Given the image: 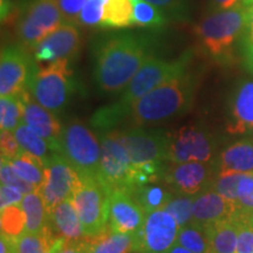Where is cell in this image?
<instances>
[{
  "label": "cell",
  "mask_w": 253,
  "mask_h": 253,
  "mask_svg": "<svg viewBox=\"0 0 253 253\" xmlns=\"http://www.w3.org/2000/svg\"><path fill=\"white\" fill-rule=\"evenodd\" d=\"M153 40L130 33L101 38L93 48L94 80L107 94L125 90L136 73L153 56Z\"/></svg>",
  "instance_id": "cell-1"
},
{
  "label": "cell",
  "mask_w": 253,
  "mask_h": 253,
  "mask_svg": "<svg viewBox=\"0 0 253 253\" xmlns=\"http://www.w3.org/2000/svg\"><path fill=\"white\" fill-rule=\"evenodd\" d=\"M196 89L197 79L186 72L132 102L126 108V116L138 126L161 125L188 112L194 103Z\"/></svg>",
  "instance_id": "cell-2"
},
{
  "label": "cell",
  "mask_w": 253,
  "mask_h": 253,
  "mask_svg": "<svg viewBox=\"0 0 253 253\" xmlns=\"http://www.w3.org/2000/svg\"><path fill=\"white\" fill-rule=\"evenodd\" d=\"M246 7L239 5L226 11H211L195 27L202 49L220 65L230 63L235 58L236 47L245 33Z\"/></svg>",
  "instance_id": "cell-3"
},
{
  "label": "cell",
  "mask_w": 253,
  "mask_h": 253,
  "mask_svg": "<svg viewBox=\"0 0 253 253\" xmlns=\"http://www.w3.org/2000/svg\"><path fill=\"white\" fill-rule=\"evenodd\" d=\"M191 59V52H185L175 60H163L151 56L129 82L123 90L121 99L113 104L121 119L126 118V108L136 100L144 96L164 82L188 72Z\"/></svg>",
  "instance_id": "cell-4"
},
{
  "label": "cell",
  "mask_w": 253,
  "mask_h": 253,
  "mask_svg": "<svg viewBox=\"0 0 253 253\" xmlns=\"http://www.w3.org/2000/svg\"><path fill=\"white\" fill-rule=\"evenodd\" d=\"M28 90L34 100L49 112L61 113L74 91L69 60H58L45 67H37L28 84Z\"/></svg>",
  "instance_id": "cell-5"
},
{
  "label": "cell",
  "mask_w": 253,
  "mask_h": 253,
  "mask_svg": "<svg viewBox=\"0 0 253 253\" xmlns=\"http://www.w3.org/2000/svg\"><path fill=\"white\" fill-rule=\"evenodd\" d=\"M18 12L17 38L20 46L32 52L47 36L66 23L59 0H27Z\"/></svg>",
  "instance_id": "cell-6"
},
{
  "label": "cell",
  "mask_w": 253,
  "mask_h": 253,
  "mask_svg": "<svg viewBox=\"0 0 253 253\" xmlns=\"http://www.w3.org/2000/svg\"><path fill=\"white\" fill-rule=\"evenodd\" d=\"M72 196L86 237H93L109 227V189L99 177L81 176Z\"/></svg>",
  "instance_id": "cell-7"
},
{
  "label": "cell",
  "mask_w": 253,
  "mask_h": 253,
  "mask_svg": "<svg viewBox=\"0 0 253 253\" xmlns=\"http://www.w3.org/2000/svg\"><path fill=\"white\" fill-rule=\"evenodd\" d=\"M81 176L99 177L102 147L96 135L82 122H69L63 128L60 153Z\"/></svg>",
  "instance_id": "cell-8"
},
{
  "label": "cell",
  "mask_w": 253,
  "mask_h": 253,
  "mask_svg": "<svg viewBox=\"0 0 253 253\" xmlns=\"http://www.w3.org/2000/svg\"><path fill=\"white\" fill-rule=\"evenodd\" d=\"M102 147L99 178L109 190L125 189L131 191L137 186V173L130 162L125 145L115 131L100 134Z\"/></svg>",
  "instance_id": "cell-9"
},
{
  "label": "cell",
  "mask_w": 253,
  "mask_h": 253,
  "mask_svg": "<svg viewBox=\"0 0 253 253\" xmlns=\"http://www.w3.org/2000/svg\"><path fill=\"white\" fill-rule=\"evenodd\" d=\"M218 141L203 125L181 126L169 138L168 162H214Z\"/></svg>",
  "instance_id": "cell-10"
},
{
  "label": "cell",
  "mask_w": 253,
  "mask_h": 253,
  "mask_svg": "<svg viewBox=\"0 0 253 253\" xmlns=\"http://www.w3.org/2000/svg\"><path fill=\"white\" fill-rule=\"evenodd\" d=\"M136 170L145 166L163 167L168 162L170 135L162 130L131 129L115 131Z\"/></svg>",
  "instance_id": "cell-11"
},
{
  "label": "cell",
  "mask_w": 253,
  "mask_h": 253,
  "mask_svg": "<svg viewBox=\"0 0 253 253\" xmlns=\"http://www.w3.org/2000/svg\"><path fill=\"white\" fill-rule=\"evenodd\" d=\"M217 175L214 162H183L164 164L160 178L173 190V194L197 196L212 188Z\"/></svg>",
  "instance_id": "cell-12"
},
{
  "label": "cell",
  "mask_w": 253,
  "mask_h": 253,
  "mask_svg": "<svg viewBox=\"0 0 253 253\" xmlns=\"http://www.w3.org/2000/svg\"><path fill=\"white\" fill-rule=\"evenodd\" d=\"M45 164V182L38 191L42 196L47 211L50 213L56 205L72 198L81 177L77 169L59 153L53 154Z\"/></svg>",
  "instance_id": "cell-13"
},
{
  "label": "cell",
  "mask_w": 253,
  "mask_h": 253,
  "mask_svg": "<svg viewBox=\"0 0 253 253\" xmlns=\"http://www.w3.org/2000/svg\"><path fill=\"white\" fill-rule=\"evenodd\" d=\"M33 56L23 46H7L1 49L0 58V95L19 96L28 89L36 71Z\"/></svg>",
  "instance_id": "cell-14"
},
{
  "label": "cell",
  "mask_w": 253,
  "mask_h": 253,
  "mask_svg": "<svg viewBox=\"0 0 253 253\" xmlns=\"http://www.w3.org/2000/svg\"><path fill=\"white\" fill-rule=\"evenodd\" d=\"M181 227L164 209L147 213L142 229L136 233L140 253H168L177 242Z\"/></svg>",
  "instance_id": "cell-15"
},
{
  "label": "cell",
  "mask_w": 253,
  "mask_h": 253,
  "mask_svg": "<svg viewBox=\"0 0 253 253\" xmlns=\"http://www.w3.org/2000/svg\"><path fill=\"white\" fill-rule=\"evenodd\" d=\"M145 220V211L130 191L109 190V227L113 232L136 235Z\"/></svg>",
  "instance_id": "cell-16"
},
{
  "label": "cell",
  "mask_w": 253,
  "mask_h": 253,
  "mask_svg": "<svg viewBox=\"0 0 253 253\" xmlns=\"http://www.w3.org/2000/svg\"><path fill=\"white\" fill-rule=\"evenodd\" d=\"M81 48V34L78 25L65 23L47 36L33 49V56L39 62L69 60L78 55Z\"/></svg>",
  "instance_id": "cell-17"
},
{
  "label": "cell",
  "mask_w": 253,
  "mask_h": 253,
  "mask_svg": "<svg viewBox=\"0 0 253 253\" xmlns=\"http://www.w3.org/2000/svg\"><path fill=\"white\" fill-rule=\"evenodd\" d=\"M226 131L230 135L253 131V79H244L233 88L227 103Z\"/></svg>",
  "instance_id": "cell-18"
},
{
  "label": "cell",
  "mask_w": 253,
  "mask_h": 253,
  "mask_svg": "<svg viewBox=\"0 0 253 253\" xmlns=\"http://www.w3.org/2000/svg\"><path fill=\"white\" fill-rule=\"evenodd\" d=\"M19 96L24 106L23 122L33 129L38 135L45 138L54 153H60V141L63 128L55 114L37 102L28 89Z\"/></svg>",
  "instance_id": "cell-19"
},
{
  "label": "cell",
  "mask_w": 253,
  "mask_h": 253,
  "mask_svg": "<svg viewBox=\"0 0 253 253\" xmlns=\"http://www.w3.org/2000/svg\"><path fill=\"white\" fill-rule=\"evenodd\" d=\"M239 212L237 205L210 188L195 196L192 221L201 226H207L219 220L232 219Z\"/></svg>",
  "instance_id": "cell-20"
},
{
  "label": "cell",
  "mask_w": 253,
  "mask_h": 253,
  "mask_svg": "<svg viewBox=\"0 0 253 253\" xmlns=\"http://www.w3.org/2000/svg\"><path fill=\"white\" fill-rule=\"evenodd\" d=\"M217 173L253 172V136L227 145L214 160Z\"/></svg>",
  "instance_id": "cell-21"
},
{
  "label": "cell",
  "mask_w": 253,
  "mask_h": 253,
  "mask_svg": "<svg viewBox=\"0 0 253 253\" xmlns=\"http://www.w3.org/2000/svg\"><path fill=\"white\" fill-rule=\"evenodd\" d=\"M49 223L56 235L69 242H79L86 238L72 198L66 199L53 209L49 213Z\"/></svg>",
  "instance_id": "cell-22"
},
{
  "label": "cell",
  "mask_w": 253,
  "mask_h": 253,
  "mask_svg": "<svg viewBox=\"0 0 253 253\" xmlns=\"http://www.w3.org/2000/svg\"><path fill=\"white\" fill-rule=\"evenodd\" d=\"M87 253H131L136 251V235L113 232L108 227L103 232L84 238Z\"/></svg>",
  "instance_id": "cell-23"
},
{
  "label": "cell",
  "mask_w": 253,
  "mask_h": 253,
  "mask_svg": "<svg viewBox=\"0 0 253 253\" xmlns=\"http://www.w3.org/2000/svg\"><path fill=\"white\" fill-rule=\"evenodd\" d=\"M203 227L212 253H237L238 223L236 218L216 221Z\"/></svg>",
  "instance_id": "cell-24"
},
{
  "label": "cell",
  "mask_w": 253,
  "mask_h": 253,
  "mask_svg": "<svg viewBox=\"0 0 253 253\" xmlns=\"http://www.w3.org/2000/svg\"><path fill=\"white\" fill-rule=\"evenodd\" d=\"M12 169L17 175L39 190L45 182L46 164L39 157L21 150L13 160L9 161Z\"/></svg>",
  "instance_id": "cell-25"
},
{
  "label": "cell",
  "mask_w": 253,
  "mask_h": 253,
  "mask_svg": "<svg viewBox=\"0 0 253 253\" xmlns=\"http://www.w3.org/2000/svg\"><path fill=\"white\" fill-rule=\"evenodd\" d=\"M21 208H23L25 220H26L25 232H40L43 227L49 224V213L47 211L45 201L38 190L24 196Z\"/></svg>",
  "instance_id": "cell-26"
},
{
  "label": "cell",
  "mask_w": 253,
  "mask_h": 253,
  "mask_svg": "<svg viewBox=\"0 0 253 253\" xmlns=\"http://www.w3.org/2000/svg\"><path fill=\"white\" fill-rule=\"evenodd\" d=\"M58 238L59 236L49 223L40 232H24L15 238L14 253H50Z\"/></svg>",
  "instance_id": "cell-27"
},
{
  "label": "cell",
  "mask_w": 253,
  "mask_h": 253,
  "mask_svg": "<svg viewBox=\"0 0 253 253\" xmlns=\"http://www.w3.org/2000/svg\"><path fill=\"white\" fill-rule=\"evenodd\" d=\"M134 0H108L104 7L102 27L126 28L134 25Z\"/></svg>",
  "instance_id": "cell-28"
},
{
  "label": "cell",
  "mask_w": 253,
  "mask_h": 253,
  "mask_svg": "<svg viewBox=\"0 0 253 253\" xmlns=\"http://www.w3.org/2000/svg\"><path fill=\"white\" fill-rule=\"evenodd\" d=\"M169 17L161 8L145 0H134V25L148 30H162L169 21Z\"/></svg>",
  "instance_id": "cell-29"
},
{
  "label": "cell",
  "mask_w": 253,
  "mask_h": 253,
  "mask_svg": "<svg viewBox=\"0 0 253 253\" xmlns=\"http://www.w3.org/2000/svg\"><path fill=\"white\" fill-rule=\"evenodd\" d=\"M14 135L17 137L19 144H20L21 149L39 157L45 163L54 154V151L52 150V148L49 147L45 138L38 135L33 129H31L24 122L15 129Z\"/></svg>",
  "instance_id": "cell-30"
},
{
  "label": "cell",
  "mask_w": 253,
  "mask_h": 253,
  "mask_svg": "<svg viewBox=\"0 0 253 253\" xmlns=\"http://www.w3.org/2000/svg\"><path fill=\"white\" fill-rule=\"evenodd\" d=\"M130 192L136 201L140 203L141 207L143 208L145 213L163 209L173 196L172 192L167 191L162 186L151 185L148 184V183L136 186Z\"/></svg>",
  "instance_id": "cell-31"
},
{
  "label": "cell",
  "mask_w": 253,
  "mask_h": 253,
  "mask_svg": "<svg viewBox=\"0 0 253 253\" xmlns=\"http://www.w3.org/2000/svg\"><path fill=\"white\" fill-rule=\"evenodd\" d=\"M176 243L194 253H212L204 227L194 221L179 229Z\"/></svg>",
  "instance_id": "cell-32"
},
{
  "label": "cell",
  "mask_w": 253,
  "mask_h": 253,
  "mask_svg": "<svg viewBox=\"0 0 253 253\" xmlns=\"http://www.w3.org/2000/svg\"><path fill=\"white\" fill-rule=\"evenodd\" d=\"M24 106L20 96H1L0 126L1 130L14 131L23 123Z\"/></svg>",
  "instance_id": "cell-33"
},
{
  "label": "cell",
  "mask_w": 253,
  "mask_h": 253,
  "mask_svg": "<svg viewBox=\"0 0 253 253\" xmlns=\"http://www.w3.org/2000/svg\"><path fill=\"white\" fill-rule=\"evenodd\" d=\"M0 216V226H1L2 235L9 238H18L25 232L26 220L21 205H12L4 209Z\"/></svg>",
  "instance_id": "cell-34"
},
{
  "label": "cell",
  "mask_w": 253,
  "mask_h": 253,
  "mask_svg": "<svg viewBox=\"0 0 253 253\" xmlns=\"http://www.w3.org/2000/svg\"><path fill=\"white\" fill-rule=\"evenodd\" d=\"M194 199L195 196L176 194V196H172L163 209L175 218L179 227H183L192 221Z\"/></svg>",
  "instance_id": "cell-35"
},
{
  "label": "cell",
  "mask_w": 253,
  "mask_h": 253,
  "mask_svg": "<svg viewBox=\"0 0 253 253\" xmlns=\"http://www.w3.org/2000/svg\"><path fill=\"white\" fill-rule=\"evenodd\" d=\"M243 173L225 172L217 173L212 183V189L216 190L218 194L225 197L227 201L233 203L239 208L238 202V184ZM240 211V210H239Z\"/></svg>",
  "instance_id": "cell-36"
},
{
  "label": "cell",
  "mask_w": 253,
  "mask_h": 253,
  "mask_svg": "<svg viewBox=\"0 0 253 253\" xmlns=\"http://www.w3.org/2000/svg\"><path fill=\"white\" fill-rule=\"evenodd\" d=\"M239 214L253 221V172L243 173L238 184Z\"/></svg>",
  "instance_id": "cell-37"
},
{
  "label": "cell",
  "mask_w": 253,
  "mask_h": 253,
  "mask_svg": "<svg viewBox=\"0 0 253 253\" xmlns=\"http://www.w3.org/2000/svg\"><path fill=\"white\" fill-rule=\"evenodd\" d=\"M107 1L108 0H87L79 15V25L87 27H102Z\"/></svg>",
  "instance_id": "cell-38"
},
{
  "label": "cell",
  "mask_w": 253,
  "mask_h": 253,
  "mask_svg": "<svg viewBox=\"0 0 253 253\" xmlns=\"http://www.w3.org/2000/svg\"><path fill=\"white\" fill-rule=\"evenodd\" d=\"M161 8L170 19L186 21L189 19V0H145Z\"/></svg>",
  "instance_id": "cell-39"
},
{
  "label": "cell",
  "mask_w": 253,
  "mask_h": 253,
  "mask_svg": "<svg viewBox=\"0 0 253 253\" xmlns=\"http://www.w3.org/2000/svg\"><path fill=\"white\" fill-rule=\"evenodd\" d=\"M235 218L238 223L237 253H253V221L239 213Z\"/></svg>",
  "instance_id": "cell-40"
},
{
  "label": "cell",
  "mask_w": 253,
  "mask_h": 253,
  "mask_svg": "<svg viewBox=\"0 0 253 253\" xmlns=\"http://www.w3.org/2000/svg\"><path fill=\"white\" fill-rule=\"evenodd\" d=\"M0 177H1V184L11 185L18 188L20 191H23L25 195L30 194V192L36 191V188L30 183L25 182L24 179H21L17 173L12 169L11 163L7 158L1 157V166H0Z\"/></svg>",
  "instance_id": "cell-41"
},
{
  "label": "cell",
  "mask_w": 253,
  "mask_h": 253,
  "mask_svg": "<svg viewBox=\"0 0 253 253\" xmlns=\"http://www.w3.org/2000/svg\"><path fill=\"white\" fill-rule=\"evenodd\" d=\"M0 148H1V157L7 158V160H13L17 155L20 153L21 147L15 137L13 131L1 130L0 135Z\"/></svg>",
  "instance_id": "cell-42"
},
{
  "label": "cell",
  "mask_w": 253,
  "mask_h": 253,
  "mask_svg": "<svg viewBox=\"0 0 253 253\" xmlns=\"http://www.w3.org/2000/svg\"><path fill=\"white\" fill-rule=\"evenodd\" d=\"M87 0H59L66 23L79 25V15Z\"/></svg>",
  "instance_id": "cell-43"
},
{
  "label": "cell",
  "mask_w": 253,
  "mask_h": 253,
  "mask_svg": "<svg viewBox=\"0 0 253 253\" xmlns=\"http://www.w3.org/2000/svg\"><path fill=\"white\" fill-rule=\"evenodd\" d=\"M24 199V192L18 188L11 185L1 184L0 188V209L12 207V205H21Z\"/></svg>",
  "instance_id": "cell-44"
},
{
  "label": "cell",
  "mask_w": 253,
  "mask_h": 253,
  "mask_svg": "<svg viewBox=\"0 0 253 253\" xmlns=\"http://www.w3.org/2000/svg\"><path fill=\"white\" fill-rule=\"evenodd\" d=\"M23 4V0H0V15L2 23L7 21L15 11H19Z\"/></svg>",
  "instance_id": "cell-45"
},
{
  "label": "cell",
  "mask_w": 253,
  "mask_h": 253,
  "mask_svg": "<svg viewBox=\"0 0 253 253\" xmlns=\"http://www.w3.org/2000/svg\"><path fill=\"white\" fill-rule=\"evenodd\" d=\"M246 7V27L243 37L242 45L244 43H253V4L245 6Z\"/></svg>",
  "instance_id": "cell-46"
},
{
  "label": "cell",
  "mask_w": 253,
  "mask_h": 253,
  "mask_svg": "<svg viewBox=\"0 0 253 253\" xmlns=\"http://www.w3.org/2000/svg\"><path fill=\"white\" fill-rule=\"evenodd\" d=\"M244 0H210L211 11H226L243 4Z\"/></svg>",
  "instance_id": "cell-47"
},
{
  "label": "cell",
  "mask_w": 253,
  "mask_h": 253,
  "mask_svg": "<svg viewBox=\"0 0 253 253\" xmlns=\"http://www.w3.org/2000/svg\"><path fill=\"white\" fill-rule=\"evenodd\" d=\"M59 253H87L86 240L82 239L79 242H69L66 240L63 248L60 250Z\"/></svg>",
  "instance_id": "cell-48"
},
{
  "label": "cell",
  "mask_w": 253,
  "mask_h": 253,
  "mask_svg": "<svg viewBox=\"0 0 253 253\" xmlns=\"http://www.w3.org/2000/svg\"><path fill=\"white\" fill-rule=\"evenodd\" d=\"M242 48L245 67L253 75V43H244L242 45Z\"/></svg>",
  "instance_id": "cell-49"
},
{
  "label": "cell",
  "mask_w": 253,
  "mask_h": 253,
  "mask_svg": "<svg viewBox=\"0 0 253 253\" xmlns=\"http://www.w3.org/2000/svg\"><path fill=\"white\" fill-rule=\"evenodd\" d=\"M0 253H14V239L2 235L0 240Z\"/></svg>",
  "instance_id": "cell-50"
},
{
  "label": "cell",
  "mask_w": 253,
  "mask_h": 253,
  "mask_svg": "<svg viewBox=\"0 0 253 253\" xmlns=\"http://www.w3.org/2000/svg\"><path fill=\"white\" fill-rule=\"evenodd\" d=\"M168 253H194V252L190 251V250L184 248V246L179 245L178 243H175V244H173V246L169 250V252H168Z\"/></svg>",
  "instance_id": "cell-51"
},
{
  "label": "cell",
  "mask_w": 253,
  "mask_h": 253,
  "mask_svg": "<svg viewBox=\"0 0 253 253\" xmlns=\"http://www.w3.org/2000/svg\"><path fill=\"white\" fill-rule=\"evenodd\" d=\"M65 243H66V239L61 238V237H59V238L56 239L55 244H54V246H53V249H52V251H50V253H59L60 250L63 248V245H65Z\"/></svg>",
  "instance_id": "cell-52"
},
{
  "label": "cell",
  "mask_w": 253,
  "mask_h": 253,
  "mask_svg": "<svg viewBox=\"0 0 253 253\" xmlns=\"http://www.w3.org/2000/svg\"><path fill=\"white\" fill-rule=\"evenodd\" d=\"M243 4H244V6H249V5L253 4V0H244V1H243Z\"/></svg>",
  "instance_id": "cell-53"
}]
</instances>
